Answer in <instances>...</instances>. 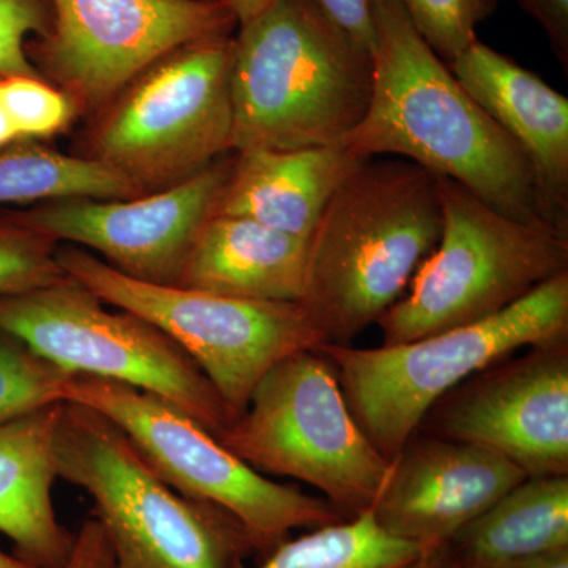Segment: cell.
Wrapping results in <instances>:
<instances>
[{
  "mask_svg": "<svg viewBox=\"0 0 568 568\" xmlns=\"http://www.w3.org/2000/svg\"><path fill=\"white\" fill-rule=\"evenodd\" d=\"M216 437L257 473L312 485L347 517L372 510L394 465L362 432L317 351L278 362Z\"/></svg>",
  "mask_w": 568,
  "mask_h": 568,
  "instance_id": "ba28073f",
  "label": "cell"
},
{
  "mask_svg": "<svg viewBox=\"0 0 568 568\" xmlns=\"http://www.w3.org/2000/svg\"><path fill=\"white\" fill-rule=\"evenodd\" d=\"M413 568H459L455 559L452 558L450 551L446 545L432 551H426L422 558L417 560Z\"/></svg>",
  "mask_w": 568,
  "mask_h": 568,
  "instance_id": "1f68e13d",
  "label": "cell"
},
{
  "mask_svg": "<svg viewBox=\"0 0 568 568\" xmlns=\"http://www.w3.org/2000/svg\"><path fill=\"white\" fill-rule=\"evenodd\" d=\"M428 47L448 63L477 40L497 0H396Z\"/></svg>",
  "mask_w": 568,
  "mask_h": 568,
  "instance_id": "d4e9b609",
  "label": "cell"
},
{
  "mask_svg": "<svg viewBox=\"0 0 568 568\" xmlns=\"http://www.w3.org/2000/svg\"><path fill=\"white\" fill-rule=\"evenodd\" d=\"M443 233L436 175L405 159L365 160L308 237L301 304L325 343L351 345L402 298Z\"/></svg>",
  "mask_w": 568,
  "mask_h": 568,
  "instance_id": "7a4b0ae2",
  "label": "cell"
},
{
  "mask_svg": "<svg viewBox=\"0 0 568 568\" xmlns=\"http://www.w3.org/2000/svg\"><path fill=\"white\" fill-rule=\"evenodd\" d=\"M422 555L416 545L381 529L372 511H365L287 538L256 568H413Z\"/></svg>",
  "mask_w": 568,
  "mask_h": 568,
  "instance_id": "7402d4cb",
  "label": "cell"
},
{
  "mask_svg": "<svg viewBox=\"0 0 568 568\" xmlns=\"http://www.w3.org/2000/svg\"><path fill=\"white\" fill-rule=\"evenodd\" d=\"M0 568H39L36 566H31V564L24 562L17 556L7 555L0 549Z\"/></svg>",
  "mask_w": 568,
  "mask_h": 568,
  "instance_id": "836d02e7",
  "label": "cell"
},
{
  "mask_svg": "<svg viewBox=\"0 0 568 568\" xmlns=\"http://www.w3.org/2000/svg\"><path fill=\"white\" fill-rule=\"evenodd\" d=\"M459 568H507L568 548V476L528 477L446 545Z\"/></svg>",
  "mask_w": 568,
  "mask_h": 568,
  "instance_id": "ffe728a7",
  "label": "cell"
},
{
  "mask_svg": "<svg viewBox=\"0 0 568 568\" xmlns=\"http://www.w3.org/2000/svg\"><path fill=\"white\" fill-rule=\"evenodd\" d=\"M568 339V272L504 312L450 331L361 349L323 343L351 414L381 454L394 459L425 417L465 381L519 349Z\"/></svg>",
  "mask_w": 568,
  "mask_h": 568,
  "instance_id": "5b68a950",
  "label": "cell"
},
{
  "mask_svg": "<svg viewBox=\"0 0 568 568\" xmlns=\"http://www.w3.org/2000/svg\"><path fill=\"white\" fill-rule=\"evenodd\" d=\"M58 261L104 304L133 313L170 336L200 366L233 417L278 362L325 343L301 302L250 301L140 282L77 246H59Z\"/></svg>",
  "mask_w": 568,
  "mask_h": 568,
  "instance_id": "9c48e42d",
  "label": "cell"
},
{
  "mask_svg": "<svg viewBox=\"0 0 568 568\" xmlns=\"http://www.w3.org/2000/svg\"><path fill=\"white\" fill-rule=\"evenodd\" d=\"M51 9L50 31L26 44L29 61L95 114L168 51L239 26L223 0H51Z\"/></svg>",
  "mask_w": 568,
  "mask_h": 568,
  "instance_id": "7c38bea8",
  "label": "cell"
},
{
  "mask_svg": "<svg viewBox=\"0 0 568 568\" xmlns=\"http://www.w3.org/2000/svg\"><path fill=\"white\" fill-rule=\"evenodd\" d=\"M59 478L93 499L115 568H239L256 545L222 508L175 491L110 418L62 403Z\"/></svg>",
  "mask_w": 568,
  "mask_h": 568,
  "instance_id": "277c9868",
  "label": "cell"
},
{
  "mask_svg": "<svg viewBox=\"0 0 568 568\" xmlns=\"http://www.w3.org/2000/svg\"><path fill=\"white\" fill-rule=\"evenodd\" d=\"M376 29L372 100L343 145L364 159L409 160L511 219L547 226L528 160L462 88L396 0H381Z\"/></svg>",
  "mask_w": 568,
  "mask_h": 568,
  "instance_id": "6da1fadb",
  "label": "cell"
},
{
  "mask_svg": "<svg viewBox=\"0 0 568 568\" xmlns=\"http://www.w3.org/2000/svg\"><path fill=\"white\" fill-rule=\"evenodd\" d=\"M308 241L242 216L204 224L175 286L250 301L301 302Z\"/></svg>",
  "mask_w": 568,
  "mask_h": 568,
  "instance_id": "d6986e66",
  "label": "cell"
},
{
  "mask_svg": "<svg viewBox=\"0 0 568 568\" xmlns=\"http://www.w3.org/2000/svg\"><path fill=\"white\" fill-rule=\"evenodd\" d=\"M234 155L226 153L201 173L159 192L126 200L48 201L7 215L55 242L99 252L123 275L175 286L194 241L215 215Z\"/></svg>",
  "mask_w": 568,
  "mask_h": 568,
  "instance_id": "4fadbf2b",
  "label": "cell"
},
{
  "mask_svg": "<svg viewBox=\"0 0 568 568\" xmlns=\"http://www.w3.org/2000/svg\"><path fill=\"white\" fill-rule=\"evenodd\" d=\"M140 194L129 179L89 156L51 151L40 142H21L0 152V204L126 200Z\"/></svg>",
  "mask_w": 568,
  "mask_h": 568,
  "instance_id": "44dd1931",
  "label": "cell"
},
{
  "mask_svg": "<svg viewBox=\"0 0 568 568\" xmlns=\"http://www.w3.org/2000/svg\"><path fill=\"white\" fill-rule=\"evenodd\" d=\"M547 33L551 50L568 71V0H517Z\"/></svg>",
  "mask_w": 568,
  "mask_h": 568,
  "instance_id": "83f0119b",
  "label": "cell"
},
{
  "mask_svg": "<svg viewBox=\"0 0 568 568\" xmlns=\"http://www.w3.org/2000/svg\"><path fill=\"white\" fill-rule=\"evenodd\" d=\"M507 568H568V548L551 552V555L544 556V558Z\"/></svg>",
  "mask_w": 568,
  "mask_h": 568,
  "instance_id": "d6a6232c",
  "label": "cell"
},
{
  "mask_svg": "<svg viewBox=\"0 0 568 568\" xmlns=\"http://www.w3.org/2000/svg\"><path fill=\"white\" fill-rule=\"evenodd\" d=\"M61 407L0 425V534L13 541L17 558L39 568L65 566L77 537L59 521L52 503Z\"/></svg>",
  "mask_w": 568,
  "mask_h": 568,
  "instance_id": "ac0fdd59",
  "label": "cell"
},
{
  "mask_svg": "<svg viewBox=\"0 0 568 568\" xmlns=\"http://www.w3.org/2000/svg\"><path fill=\"white\" fill-rule=\"evenodd\" d=\"M381 0H315L317 9L358 47L372 52L376 44V14Z\"/></svg>",
  "mask_w": 568,
  "mask_h": 568,
  "instance_id": "4316f807",
  "label": "cell"
},
{
  "mask_svg": "<svg viewBox=\"0 0 568 568\" xmlns=\"http://www.w3.org/2000/svg\"><path fill=\"white\" fill-rule=\"evenodd\" d=\"M234 36L168 51L97 112L84 156L142 194L178 185L234 152Z\"/></svg>",
  "mask_w": 568,
  "mask_h": 568,
  "instance_id": "52a82bcc",
  "label": "cell"
},
{
  "mask_svg": "<svg viewBox=\"0 0 568 568\" xmlns=\"http://www.w3.org/2000/svg\"><path fill=\"white\" fill-rule=\"evenodd\" d=\"M51 21V0H0V77L41 78L26 44L50 31Z\"/></svg>",
  "mask_w": 568,
  "mask_h": 568,
  "instance_id": "484cf974",
  "label": "cell"
},
{
  "mask_svg": "<svg viewBox=\"0 0 568 568\" xmlns=\"http://www.w3.org/2000/svg\"><path fill=\"white\" fill-rule=\"evenodd\" d=\"M58 242L0 215V297L43 290L67 278L58 261Z\"/></svg>",
  "mask_w": 568,
  "mask_h": 568,
  "instance_id": "cb8c5ba5",
  "label": "cell"
},
{
  "mask_svg": "<svg viewBox=\"0 0 568 568\" xmlns=\"http://www.w3.org/2000/svg\"><path fill=\"white\" fill-rule=\"evenodd\" d=\"M62 568H115L110 540L93 515L82 523L74 537L70 558Z\"/></svg>",
  "mask_w": 568,
  "mask_h": 568,
  "instance_id": "f1b7e54d",
  "label": "cell"
},
{
  "mask_svg": "<svg viewBox=\"0 0 568 568\" xmlns=\"http://www.w3.org/2000/svg\"><path fill=\"white\" fill-rule=\"evenodd\" d=\"M9 77H0V152L22 142L17 111L10 95Z\"/></svg>",
  "mask_w": 568,
  "mask_h": 568,
  "instance_id": "f546056e",
  "label": "cell"
},
{
  "mask_svg": "<svg viewBox=\"0 0 568 568\" xmlns=\"http://www.w3.org/2000/svg\"><path fill=\"white\" fill-rule=\"evenodd\" d=\"M71 376L0 328V425L63 403Z\"/></svg>",
  "mask_w": 568,
  "mask_h": 568,
  "instance_id": "603a6c76",
  "label": "cell"
},
{
  "mask_svg": "<svg viewBox=\"0 0 568 568\" xmlns=\"http://www.w3.org/2000/svg\"><path fill=\"white\" fill-rule=\"evenodd\" d=\"M392 463L369 511L381 529L424 552L447 545L529 477L489 448L432 435L410 437Z\"/></svg>",
  "mask_w": 568,
  "mask_h": 568,
  "instance_id": "9a60e30c",
  "label": "cell"
},
{
  "mask_svg": "<svg viewBox=\"0 0 568 568\" xmlns=\"http://www.w3.org/2000/svg\"><path fill=\"white\" fill-rule=\"evenodd\" d=\"M365 160L343 144L235 152L215 215L242 216L308 241L325 205Z\"/></svg>",
  "mask_w": 568,
  "mask_h": 568,
  "instance_id": "e0dca14e",
  "label": "cell"
},
{
  "mask_svg": "<svg viewBox=\"0 0 568 568\" xmlns=\"http://www.w3.org/2000/svg\"><path fill=\"white\" fill-rule=\"evenodd\" d=\"M443 233L409 293L377 321L383 345L478 323L568 272V239L519 222L452 179L436 175Z\"/></svg>",
  "mask_w": 568,
  "mask_h": 568,
  "instance_id": "8992f818",
  "label": "cell"
},
{
  "mask_svg": "<svg viewBox=\"0 0 568 568\" xmlns=\"http://www.w3.org/2000/svg\"><path fill=\"white\" fill-rule=\"evenodd\" d=\"M525 351L444 396L428 435L489 448L529 477L568 476V339Z\"/></svg>",
  "mask_w": 568,
  "mask_h": 568,
  "instance_id": "5bb4252c",
  "label": "cell"
},
{
  "mask_svg": "<svg viewBox=\"0 0 568 568\" xmlns=\"http://www.w3.org/2000/svg\"><path fill=\"white\" fill-rule=\"evenodd\" d=\"M447 65L526 156L541 222L568 239L567 97L478 40Z\"/></svg>",
  "mask_w": 568,
  "mask_h": 568,
  "instance_id": "2e32d148",
  "label": "cell"
},
{
  "mask_svg": "<svg viewBox=\"0 0 568 568\" xmlns=\"http://www.w3.org/2000/svg\"><path fill=\"white\" fill-rule=\"evenodd\" d=\"M234 36V152L339 145L364 119L373 55L315 0H275Z\"/></svg>",
  "mask_w": 568,
  "mask_h": 568,
  "instance_id": "3957f363",
  "label": "cell"
},
{
  "mask_svg": "<svg viewBox=\"0 0 568 568\" xmlns=\"http://www.w3.org/2000/svg\"><path fill=\"white\" fill-rule=\"evenodd\" d=\"M223 2L233 11L239 26H244L254 20L257 14L263 13L275 0H223Z\"/></svg>",
  "mask_w": 568,
  "mask_h": 568,
  "instance_id": "4dcf8cb0",
  "label": "cell"
},
{
  "mask_svg": "<svg viewBox=\"0 0 568 568\" xmlns=\"http://www.w3.org/2000/svg\"><path fill=\"white\" fill-rule=\"evenodd\" d=\"M63 403H77L125 433L175 491L222 508L256 545L271 552L294 529H316L349 518L334 504L271 480L220 443L200 422L160 396L140 388L73 375Z\"/></svg>",
  "mask_w": 568,
  "mask_h": 568,
  "instance_id": "30bf717a",
  "label": "cell"
},
{
  "mask_svg": "<svg viewBox=\"0 0 568 568\" xmlns=\"http://www.w3.org/2000/svg\"><path fill=\"white\" fill-rule=\"evenodd\" d=\"M0 328L73 375L114 381L178 406L213 435L230 407L192 357L162 331L129 312H108L77 280L0 297Z\"/></svg>",
  "mask_w": 568,
  "mask_h": 568,
  "instance_id": "8fae6325",
  "label": "cell"
}]
</instances>
